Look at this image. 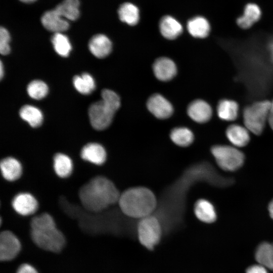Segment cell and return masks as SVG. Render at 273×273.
I'll return each mask as SVG.
<instances>
[{"instance_id": "cell-1", "label": "cell", "mask_w": 273, "mask_h": 273, "mask_svg": "<svg viewBox=\"0 0 273 273\" xmlns=\"http://www.w3.org/2000/svg\"><path fill=\"white\" fill-rule=\"evenodd\" d=\"M121 194L114 184L103 176H97L84 184L78 196L82 207L92 212L104 211L118 202Z\"/></svg>"}, {"instance_id": "cell-2", "label": "cell", "mask_w": 273, "mask_h": 273, "mask_svg": "<svg viewBox=\"0 0 273 273\" xmlns=\"http://www.w3.org/2000/svg\"><path fill=\"white\" fill-rule=\"evenodd\" d=\"M118 203L124 215L139 219L153 214L158 206L154 194L144 187H133L125 190L121 194Z\"/></svg>"}, {"instance_id": "cell-3", "label": "cell", "mask_w": 273, "mask_h": 273, "mask_svg": "<svg viewBox=\"0 0 273 273\" xmlns=\"http://www.w3.org/2000/svg\"><path fill=\"white\" fill-rule=\"evenodd\" d=\"M30 229L32 240L40 248L55 253L60 252L63 248L65 243L64 236L49 213H43L33 217Z\"/></svg>"}, {"instance_id": "cell-4", "label": "cell", "mask_w": 273, "mask_h": 273, "mask_svg": "<svg viewBox=\"0 0 273 273\" xmlns=\"http://www.w3.org/2000/svg\"><path fill=\"white\" fill-rule=\"evenodd\" d=\"M271 101L267 100L255 102L246 106L243 112L244 126L252 133L260 135L268 121Z\"/></svg>"}, {"instance_id": "cell-5", "label": "cell", "mask_w": 273, "mask_h": 273, "mask_svg": "<svg viewBox=\"0 0 273 273\" xmlns=\"http://www.w3.org/2000/svg\"><path fill=\"white\" fill-rule=\"evenodd\" d=\"M136 226L137 237L141 244L149 250H153L164 233L160 219L153 214L139 219Z\"/></svg>"}, {"instance_id": "cell-6", "label": "cell", "mask_w": 273, "mask_h": 273, "mask_svg": "<svg viewBox=\"0 0 273 273\" xmlns=\"http://www.w3.org/2000/svg\"><path fill=\"white\" fill-rule=\"evenodd\" d=\"M218 166L222 169L235 171L243 164L244 155L235 147L227 145H215L211 149Z\"/></svg>"}, {"instance_id": "cell-7", "label": "cell", "mask_w": 273, "mask_h": 273, "mask_svg": "<svg viewBox=\"0 0 273 273\" xmlns=\"http://www.w3.org/2000/svg\"><path fill=\"white\" fill-rule=\"evenodd\" d=\"M116 112L103 100L92 104L88 110L89 121L92 127L98 130L105 129L112 123Z\"/></svg>"}, {"instance_id": "cell-8", "label": "cell", "mask_w": 273, "mask_h": 273, "mask_svg": "<svg viewBox=\"0 0 273 273\" xmlns=\"http://www.w3.org/2000/svg\"><path fill=\"white\" fill-rule=\"evenodd\" d=\"M21 250V243L11 231H4L0 235V259L2 261L13 259Z\"/></svg>"}, {"instance_id": "cell-9", "label": "cell", "mask_w": 273, "mask_h": 273, "mask_svg": "<svg viewBox=\"0 0 273 273\" xmlns=\"http://www.w3.org/2000/svg\"><path fill=\"white\" fill-rule=\"evenodd\" d=\"M12 205L14 210L22 216L34 214L38 209L35 198L29 193H20L13 199Z\"/></svg>"}, {"instance_id": "cell-10", "label": "cell", "mask_w": 273, "mask_h": 273, "mask_svg": "<svg viewBox=\"0 0 273 273\" xmlns=\"http://www.w3.org/2000/svg\"><path fill=\"white\" fill-rule=\"evenodd\" d=\"M147 106L149 111L159 119L169 118L173 113L171 103L160 94H154L148 99Z\"/></svg>"}, {"instance_id": "cell-11", "label": "cell", "mask_w": 273, "mask_h": 273, "mask_svg": "<svg viewBox=\"0 0 273 273\" xmlns=\"http://www.w3.org/2000/svg\"><path fill=\"white\" fill-rule=\"evenodd\" d=\"M187 113L193 120L197 123H204L211 119L212 110L208 103L204 100L198 99L189 104Z\"/></svg>"}, {"instance_id": "cell-12", "label": "cell", "mask_w": 273, "mask_h": 273, "mask_svg": "<svg viewBox=\"0 0 273 273\" xmlns=\"http://www.w3.org/2000/svg\"><path fill=\"white\" fill-rule=\"evenodd\" d=\"M81 158L97 165L103 164L107 158L104 147L97 143H89L85 145L80 151Z\"/></svg>"}, {"instance_id": "cell-13", "label": "cell", "mask_w": 273, "mask_h": 273, "mask_svg": "<svg viewBox=\"0 0 273 273\" xmlns=\"http://www.w3.org/2000/svg\"><path fill=\"white\" fill-rule=\"evenodd\" d=\"M41 22L46 29L55 33H62L69 27L68 22L55 9L46 12L41 16Z\"/></svg>"}, {"instance_id": "cell-14", "label": "cell", "mask_w": 273, "mask_h": 273, "mask_svg": "<svg viewBox=\"0 0 273 273\" xmlns=\"http://www.w3.org/2000/svg\"><path fill=\"white\" fill-rule=\"evenodd\" d=\"M154 73L157 79L161 81H168L176 74V67L171 59L162 57L157 59L153 66Z\"/></svg>"}, {"instance_id": "cell-15", "label": "cell", "mask_w": 273, "mask_h": 273, "mask_svg": "<svg viewBox=\"0 0 273 273\" xmlns=\"http://www.w3.org/2000/svg\"><path fill=\"white\" fill-rule=\"evenodd\" d=\"M88 48L95 57L104 58L111 52L112 43L105 35L98 34L94 35L89 40Z\"/></svg>"}, {"instance_id": "cell-16", "label": "cell", "mask_w": 273, "mask_h": 273, "mask_svg": "<svg viewBox=\"0 0 273 273\" xmlns=\"http://www.w3.org/2000/svg\"><path fill=\"white\" fill-rule=\"evenodd\" d=\"M0 168L3 177L8 181H15L22 175V167L21 163L12 157L3 159L0 162Z\"/></svg>"}, {"instance_id": "cell-17", "label": "cell", "mask_w": 273, "mask_h": 273, "mask_svg": "<svg viewBox=\"0 0 273 273\" xmlns=\"http://www.w3.org/2000/svg\"><path fill=\"white\" fill-rule=\"evenodd\" d=\"M249 132L245 126L233 124L227 127L225 134L233 146L243 147L246 146L250 141Z\"/></svg>"}, {"instance_id": "cell-18", "label": "cell", "mask_w": 273, "mask_h": 273, "mask_svg": "<svg viewBox=\"0 0 273 273\" xmlns=\"http://www.w3.org/2000/svg\"><path fill=\"white\" fill-rule=\"evenodd\" d=\"M159 29L161 34L168 39L177 38L183 31L180 23L171 16H163L159 22Z\"/></svg>"}, {"instance_id": "cell-19", "label": "cell", "mask_w": 273, "mask_h": 273, "mask_svg": "<svg viewBox=\"0 0 273 273\" xmlns=\"http://www.w3.org/2000/svg\"><path fill=\"white\" fill-rule=\"evenodd\" d=\"M239 107L234 100L224 99L219 101L216 108L218 117L226 121L235 120L239 114Z\"/></svg>"}, {"instance_id": "cell-20", "label": "cell", "mask_w": 273, "mask_h": 273, "mask_svg": "<svg viewBox=\"0 0 273 273\" xmlns=\"http://www.w3.org/2000/svg\"><path fill=\"white\" fill-rule=\"evenodd\" d=\"M261 15L259 7L254 3L247 4L243 15L237 20L238 25L242 29H248L260 18Z\"/></svg>"}, {"instance_id": "cell-21", "label": "cell", "mask_w": 273, "mask_h": 273, "mask_svg": "<svg viewBox=\"0 0 273 273\" xmlns=\"http://www.w3.org/2000/svg\"><path fill=\"white\" fill-rule=\"evenodd\" d=\"M194 213L197 218L205 223H212L216 218V214L213 205L208 200L201 199L197 200L194 205Z\"/></svg>"}, {"instance_id": "cell-22", "label": "cell", "mask_w": 273, "mask_h": 273, "mask_svg": "<svg viewBox=\"0 0 273 273\" xmlns=\"http://www.w3.org/2000/svg\"><path fill=\"white\" fill-rule=\"evenodd\" d=\"M187 29L193 37L203 38L209 35L210 25L206 18L197 16L189 20L187 23Z\"/></svg>"}, {"instance_id": "cell-23", "label": "cell", "mask_w": 273, "mask_h": 273, "mask_svg": "<svg viewBox=\"0 0 273 273\" xmlns=\"http://www.w3.org/2000/svg\"><path fill=\"white\" fill-rule=\"evenodd\" d=\"M53 167L55 172L59 177L66 178L71 174L73 164L71 159L68 155L58 153L53 157Z\"/></svg>"}, {"instance_id": "cell-24", "label": "cell", "mask_w": 273, "mask_h": 273, "mask_svg": "<svg viewBox=\"0 0 273 273\" xmlns=\"http://www.w3.org/2000/svg\"><path fill=\"white\" fill-rule=\"evenodd\" d=\"M79 6V0H63L55 9L65 19L74 21L80 15Z\"/></svg>"}, {"instance_id": "cell-25", "label": "cell", "mask_w": 273, "mask_h": 273, "mask_svg": "<svg viewBox=\"0 0 273 273\" xmlns=\"http://www.w3.org/2000/svg\"><path fill=\"white\" fill-rule=\"evenodd\" d=\"M120 20L128 25H136L140 19V13L138 8L130 3H124L119 8L118 10Z\"/></svg>"}, {"instance_id": "cell-26", "label": "cell", "mask_w": 273, "mask_h": 273, "mask_svg": "<svg viewBox=\"0 0 273 273\" xmlns=\"http://www.w3.org/2000/svg\"><path fill=\"white\" fill-rule=\"evenodd\" d=\"M19 115L32 127L40 126L43 121V115L37 108L31 105H25L20 109Z\"/></svg>"}, {"instance_id": "cell-27", "label": "cell", "mask_w": 273, "mask_h": 273, "mask_svg": "<svg viewBox=\"0 0 273 273\" xmlns=\"http://www.w3.org/2000/svg\"><path fill=\"white\" fill-rule=\"evenodd\" d=\"M255 258L259 264L273 270V244L263 243L259 245Z\"/></svg>"}, {"instance_id": "cell-28", "label": "cell", "mask_w": 273, "mask_h": 273, "mask_svg": "<svg viewBox=\"0 0 273 273\" xmlns=\"http://www.w3.org/2000/svg\"><path fill=\"white\" fill-rule=\"evenodd\" d=\"M170 138L174 144L181 147L189 146L194 140L192 131L185 127L173 128L170 133Z\"/></svg>"}, {"instance_id": "cell-29", "label": "cell", "mask_w": 273, "mask_h": 273, "mask_svg": "<svg viewBox=\"0 0 273 273\" xmlns=\"http://www.w3.org/2000/svg\"><path fill=\"white\" fill-rule=\"evenodd\" d=\"M73 82L76 89L83 95L89 94L96 87L93 77L87 73H83L80 76H75Z\"/></svg>"}, {"instance_id": "cell-30", "label": "cell", "mask_w": 273, "mask_h": 273, "mask_svg": "<svg viewBox=\"0 0 273 273\" xmlns=\"http://www.w3.org/2000/svg\"><path fill=\"white\" fill-rule=\"evenodd\" d=\"M55 51L61 56L67 57L71 50V45L67 36L62 33H56L52 37Z\"/></svg>"}, {"instance_id": "cell-31", "label": "cell", "mask_w": 273, "mask_h": 273, "mask_svg": "<svg viewBox=\"0 0 273 273\" xmlns=\"http://www.w3.org/2000/svg\"><path fill=\"white\" fill-rule=\"evenodd\" d=\"M48 90V87L46 83L39 80L31 81L27 88L29 96L36 100L44 98L47 95Z\"/></svg>"}, {"instance_id": "cell-32", "label": "cell", "mask_w": 273, "mask_h": 273, "mask_svg": "<svg viewBox=\"0 0 273 273\" xmlns=\"http://www.w3.org/2000/svg\"><path fill=\"white\" fill-rule=\"evenodd\" d=\"M102 100L109 104L114 110L117 111L120 106V100L118 95L114 91L104 89L101 93Z\"/></svg>"}, {"instance_id": "cell-33", "label": "cell", "mask_w": 273, "mask_h": 273, "mask_svg": "<svg viewBox=\"0 0 273 273\" xmlns=\"http://www.w3.org/2000/svg\"><path fill=\"white\" fill-rule=\"evenodd\" d=\"M10 35L8 31L4 27L0 29V52L2 55H6L10 52L9 42Z\"/></svg>"}, {"instance_id": "cell-34", "label": "cell", "mask_w": 273, "mask_h": 273, "mask_svg": "<svg viewBox=\"0 0 273 273\" xmlns=\"http://www.w3.org/2000/svg\"><path fill=\"white\" fill-rule=\"evenodd\" d=\"M16 273H38V272L32 265L24 263L19 266Z\"/></svg>"}, {"instance_id": "cell-35", "label": "cell", "mask_w": 273, "mask_h": 273, "mask_svg": "<svg viewBox=\"0 0 273 273\" xmlns=\"http://www.w3.org/2000/svg\"><path fill=\"white\" fill-rule=\"evenodd\" d=\"M246 273H268L266 268L260 265H254L247 268Z\"/></svg>"}, {"instance_id": "cell-36", "label": "cell", "mask_w": 273, "mask_h": 273, "mask_svg": "<svg viewBox=\"0 0 273 273\" xmlns=\"http://www.w3.org/2000/svg\"><path fill=\"white\" fill-rule=\"evenodd\" d=\"M267 123L273 130V100L271 101Z\"/></svg>"}, {"instance_id": "cell-37", "label": "cell", "mask_w": 273, "mask_h": 273, "mask_svg": "<svg viewBox=\"0 0 273 273\" xmlns=\"http://www.w3.org/2000/svg\"><path fill=\"white\" fill-rule=\"evenodd\" d=\"M268 49L271 62L273 63V39L270 40L268 44Z\"/></svg>"}, {"instance_id": "cell-38", "label": "cell", "mask_w": 273, "mask_h": 273, "mask_svg": "<svg viewBox=\"0 0 273 273\" xmlns=\"http://www.w3.org/2000/svg\"><path fill=\"white\" fill-rule=\"evenodd\" d=\"M268 209L270 217L273 219V199L269 203L268 207Z\"/></svg>"}, {"instance_id": "cell-39", "label": "cell", "mask_w": 273, "mask_h": 273, "mask_svg": "<svg viewBox=\"0 0 273 273\" xmlns=\"http://www.w3.org/2000/svg\"><path fill=\"white\" fill-rule=\"evenodd\" d=\"M4 75V68L2 62H1V65H0V76L1 78L2 79L3 78V76Z\"/></svg>"}, {"instance_id": "cell-40", "label": "cell", "mask_w": 273, "mask_h": 273, "mask_svg": "<svg viewBox=\"0 0 273 273\" xmlns=\"http://www.w3.org/2000/svg\"><path fill=\"white\" fill-rule=\"evenodd\" d=\"M20 1L25 3H31L35 2L36 0H19Z\"/></svg>"}]
</instances>
